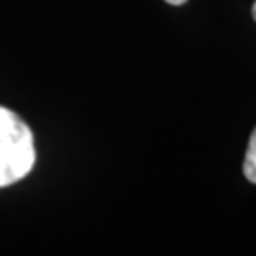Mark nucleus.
<instances>
[{"instance_id": "nucleus-1", "label": "nucleus", "mask_w": 256, "mask_h": 256, "mask_svg": "<svg viewBox=\"0 0 256 256\" xmlns=\"http://www.w3.org/2000/svg\"><path fill=\"white\" fill-rule=\"evenodd\" d=\"M36 162L34 135L14 110L0 106V188L19 182Z\"/></svg>"}, {"instance_id": "nucleus-2", "label": "nucleus", "mask_w": 256, "mask_h": 256, "mask_svg": "<svg viewBox=\"0 0 256 256\" xmlns=\"http://www.w3.org/2000/svg\"><path fill=\"white\" fill-rule=\"evenodd\" d=\"M243 173L247 176L248 182L256 184V128L248 138L247 154H245V164H243Z\"/></svg>"}, {"instance_id": "nucleus-3", "label": "nucleus", "mask_w": 256, "mask_h": 256, "mask_svg": "<svg viewBox=\"0 0 256 256\" xmlns=\"http://www.w3.org/2000/svg\"><path fill=\"white\" fill-rule=\"evenodd\" d=\"M165 2H169V4H173V6H182L186 0H165Z\"/></svg>"}, {"instance_id": "nucleus-4", "label": "nucleus", "mask_w": 256, "mask_h": 256, "mask_svg": "<svg viewBox=\"0 0 256 256\" xmlns=\"http://www.w3.org/2000/svg\"><path fill=\"white\" fill-rule=\"evenodd\" d=\"M252 18H254V21H256V2L252 4Z\"/></svg>"}]
</instances>
